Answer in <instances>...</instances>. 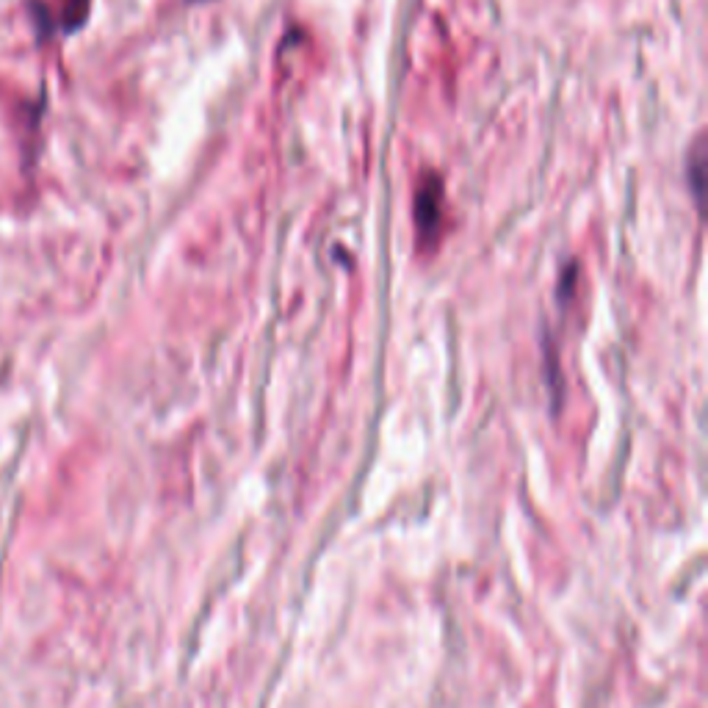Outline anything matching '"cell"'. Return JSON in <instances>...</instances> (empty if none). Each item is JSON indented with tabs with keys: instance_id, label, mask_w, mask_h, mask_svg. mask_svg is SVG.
I'll use <instances>...</instances> for the list:
<instances>
[{
	"instance_id": "cell-1",
	"label": "cell",
	"mask_w": 708,
	"mask_h": 708,
	"mask_svg": "<svg viewBox=\"0 0 708 708\" xmlns=\"http://www.w3.org/2000/svg\"><path fill=\"white\" fill-rule=\"evenodd\" d=\"M443 227V183L437 175H424L415 191V230L418 244L435 247Z\"/></svg>"
},
{
	"instance_id": "cell-2",
	"label": "cell",
	"mask_w": 708,
	"mask_h": 708,
	"mask_svg": "<svg viewBox=\"0 0 708 708\" xmlns=\"http://www.w3.org/2000/svg\"><path fill=\"white\" fill-rule=\"evenodd\" d=\"M92 0H59V25L64 31H78L86 23Z\"/></svg>"
}]
</instances>
